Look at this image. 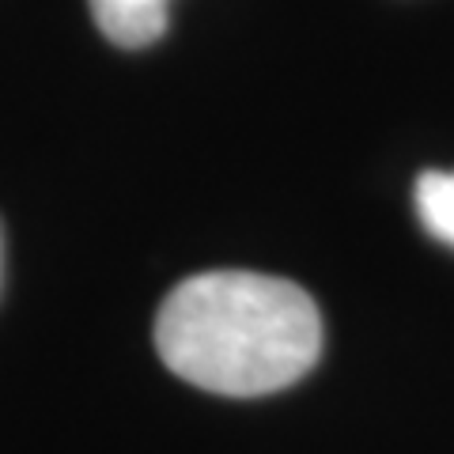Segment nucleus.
I'll use <instances>...</instances> for the list:
<instances>
[{"label": "nucleus", "mask_w": 454, "mask_h": 454, "mask_svg": "<svg viewBox=\"0 0 454 454\" xmlns=\"http://www.w3.org/2000/svg\"><path fill=\"white\" fill-rule=\"evenodd\" d=\"M155 348L178 379L227 397L300 382L322 352L315 300L262 273H197L163 300Z\"/></svg>", "instance_id": "1"}, {"label": "nucleus", "mask_w": 454, "mask_h": 454, "mask_svg": "<svg viewBox=\"0 0 454 454\" xmlns=\"http://www.w3.org/2000/svg\"><path fill=\"white\" fill-rule=\"evenodd\" d=\"M91 16L114 46L140 50L167 31L170 0H88Z\"/></svg>", "instance_id": "2"}, {"label": "nucleus", "mask_w": 454, "mask_h": 454, "mask_svg": "<svg viewBox=\"0 0 454 454\" xmlns=\"http://www.w3.org/2000/svg\"><path fill=\"white\" fill-rule=\"evenodd\" d=\"M417 212L439 243L454 247V170H428L417 182Z\"/></svg>", "instance_id": "3"}]
</instances>
